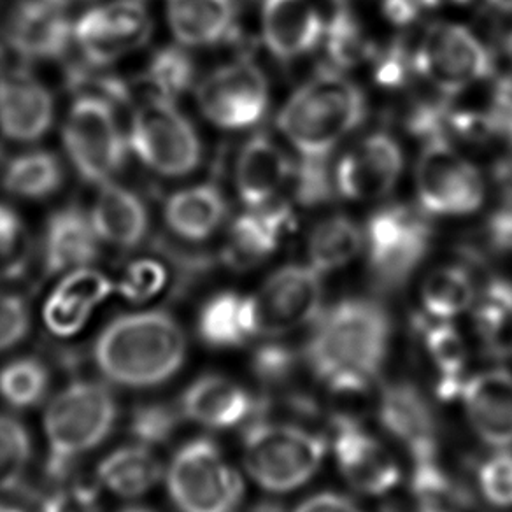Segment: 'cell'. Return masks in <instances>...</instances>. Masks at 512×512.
<instances>
[{"label": "cell", "mask_w": 512, "mask_h": 512, "mask_svg": "<svg viewBox=\"0 0 512 512\" xmlns=\"http://www.w3.org/2000/svg\"><path fill=\"white\" fill-rule=\"evenodd\" d=\"M327 51L335 67L348 69L360 64L369 55V43L363 37L362 27L348 9H337L334 18L325 27Z\"/></svg>", "instance_id": "7bdbcfd3"}, {"label": "cell", "mask_w": 512, "mask_h": 512, "mask_svg": "<svg viewBox=\"0 0 512 512\" xmlns=\"http://www.w3.org/2000/svg\"><path fill=\"white\" fill-rule=\"evenodd\" d=\"M365 114L362 90L337 71H323L293 93L278 125L302 160H328Z\"/></svg>", "instance_id": "277c9868"}, {"label": "cell", "mask_w": 512, "mask_h": 512, "mask_svg": "<svg viewBox=\"0 0 512 512\" xmlns=\"http://www.w3.org/2000/svg\"><path fill=\"white\" fill-rule=\"evenodd\" d=\"M113 292V281L102 272L90 267L67 272L44 302V327L60 339L78 335L92 318L93 311Z\"/></svg>", "instance_id": "44dd1931"}, {"label": "cell", "mask_w": 512, "mask_h": 512, "mask_svg": "<svg viewBox=\"0 0 512 512\" xmlns=\"http://www.w3.org/2000/svg\"><path fill=\"white\" fill-rule=\"evenodd\" d=\"M237 11V0H167L169 29L186 48H207L230 39Z\"/></svg>", "instance_id": "83f0119b"}, {"label": "cell", "mask_w": 512, "mask_h": 512, "mask_svg": "<svg viewBox=\"0 0 512 512\" xmlns=\"http://www.w3.org/2000/svg\"><path fill=\"white\" fill-rule=\"evenodd\" d=\"M292 213L286 206L249 209L232 223L225 246V262L246 271L265 262L278 249Z\"/></svg>", "instance_id": "484cf974"}, {"label": "cell", "mask_w": 512, "mask_h": 512, "mask_svg": "<svg viewBox=\"0 0 512 512\" xmlns=\"http://www.w3.org/2000/svg\"><path fill=\"white\" fill-rule=\"evenodd\" d=\"M50 386V367L37 356H18L0 367V400L16 411L41 406Z\"/></svg>", "instance_id": "74e56055"}, {"label": "cell", "mask_w": 512, "mask_h": 512, "mask_svg": "<svg viewBox=\"0 0 512 512\" xmlns=\"http://www.w3.org/2000/svg\"><path fill=\"white\" fill-rule=\"evenodd\" d=\"M100 253V237L90 214L78 206H65L46 221L43 269L48 276L88 267Z\"/></svg>", "instance_id": "603a6c76"}, {"label": "cell", "mask_w": 512, "mask_h": 512, "mask_svg": "<svg viewBox=\"0 0 512 512\" xmlns=\"http://www.w3.org/2000/svg\"><path fill=\"white\" fill-rule=\"evenodd\" d=\"M334 453L344 479L365 495H383L400 481L390 451L349 416L334 418Z\"/></svg>", "instance_id": "2e32d148"}, {"label": "cell", "mask_w": 512, "mask_h": 512, "mask_svg": "<svg viewBox=\"0 0 512 512\" xmlns=\"http://www.w3.org/2000/svg\"><path fill=\"white\" fill-rule=\"evenodd\" d=\"M41 502V512H102L100 486L67 477Z\"/></svg>", "instance_id": "f6af8a7d"}, {"label": "cell", "mask_w": 512, "mask_h": 512, "mask_svg": "<svg viewBox=\"0 0 512 512\" xmlns=\"http://www.w3.org/2000/svg\"><path fill=\"white\" fill-rule=\"evenodd\" d=\"M325 23L311 0H264L262 36L274 57L293 60L316 48Z\"/></svg>", "instance_id": "cb8c5ba5"}, {"label": "cell", "mask_w": 512, "mask_h": 512, "mask_svg": "<svg viewBox=\"0 0 512 512\" xmlns=\"http://www.w3.org/2000/svg\"><path fill=\"white\" fill-rule=\"evenodd\" d=\"M258 399L241 384L223 376L207 372L195 377L186 386L178 400L183 420L199 427L221 432L232 430L255 418Z\"/></svg>", "instance_id": "ac0fdd59"}, {"label": "cell", "mask_w": 512, "mask_h": 512, "mask_svg": "<svg viewBox=\"0 0 512 512\" xmlns=\"http://www.w3.org/2000/svg\"><path fill=\"white\" fill-rule=\"evenodd\" d=\"M200 113L223 130H244L264 118L269 85L249 60H235L207 74L197 88Z\"/></svg>", "instance_id": "4fadbf2b"}, {"label": "cell", "mask_w": 512, "mask_h": 512, "mask_svg": "<svg viewBox=\"0 0 512 512\" xmlns=\"http://www.w3.org/2000/svg\"><path fill=\"white\" fill-rule=\"evenodd\" d=\"M416 190L423 209L441 216L474 213L484 200L481 172L446 139L427 141L416 165Z\"/></svg>", "instance_id": "7c38bea8"}, {"label": "cell", "mask_w": 512, "mask_h": 512, "mask_svg": "<svg viewBox=\"0 0 512 512\" xmlns=\"http://www.w3.org/2000/svg\"><path fill=\"white\" fill-rule=\"evenodd\" d=\"M432 230L427 221L406 207H386L367 227L369 269L376 286L395 290L413 276L427 256Z\"/></svg>", "instance_id": "9c48e42d"}, {"label": "cell", "mask_w": 512, "mask_h": 512, "mask_svg": "<svg viewBox=\"0 0 512 512\" xmlns=\"http://www.w3.org/2000/svg\"><path fill=\"white\" fill-rule=\"evenodd\" d=\"M51 2H55L58 6H62V8H67V6H72V4H78V2H83V0H51Z\"/></svg>", "instance_id": "6125c7cd"}, {"label": "cell", "mask_w": 512, "mask_h": 512, "mask_svg": "<svg viewBox=\"0 0 512 512\" xmlns=\"http://www.w3.org/2000/svg\"><path fill=\"white\" fill-rule=\"evenodd\" d=\"M0 512H30L22 505L11 504L8 500H0Z\"/></svg>", "instance_id": "11a10c76"}, {"label": "cell", "mask_w": 512, "mask_h": 512, "mask_svg": "<svg viewBox=\"0 0 512 512\" xmlns=\"http://www.w3.org/2000/svg\"><path fill=\"white\" fill-rule=\"evenodd\" d=\"M488 235L495 248L512 251V197H504L502 206L491 216Z\"/></svg>", "instance_id": "f907efd6"}, {"label": "cell", "mask_w": 512, "mask_h": 512, "mask_svg": "<svg viewBox=\"0 0 512 512\" xmlns=\"http://www.w3.org/2000/svg\"><path fill=\"white\" fill-rule=\"evenodd\" d=\"M165 465L155 449L139 442L109 451L97 465V483L111 495L136 500L164 479Z\"/></svg>", "instance_id": "f1b7e54d"}, {"label": "cell", "mask_w": 512, "mask_h": 512, "mask_svg": "<svg viewBox=\"0 0 512 512\" xmlns=\"http://www.w3.org/2000/svg\"><path fill=\"white\" fill-rule=\"evenodd\" d=\"M414 328L425 344L428 356L437 370L435 393L441 400H453L462 395L463 370L467 363V348L462 335L446 320L430 321L425 316L414 320Z\"/></svg>", "instance_id": "1f68e13d"}, {"label": "cell", "mask_w": 512, "mask_h": 512, "mask_svg": "<svg viewBox=\"0 0 512 512\" xmlns=\"http://www.w3.org/2000/svg\"><path fill=\"white\" fill-rule=\"evenodd\" d=\"M381 512H406L402 507H399V505H393L388 504L384 505L383 509H381Z\"/></svg>", "instance_id": "be15d7a7"}, {"label": "cell", "mask_w": 512, "mask_h": 512, "mask_svg": "<svg viewBox=\"0 0 512 512\" xmlns=\"http://www.w3.org/2000/svg\"><path fill=\"white\" fill-rule=\"evenodd\" d=\"M62 139L72 167L92 185L113 181L130 150L113 102L86 93L72 102Z\"/></svg>", "instance_id": "52a82bcc"}, {"label": "cell", "mask_w": 512, "mask_h": 512, "mask_svg": "<svg viewBox=\"0 0 512 512\" xmlns=\"http://www.w3.org/2000/svg\"><path fill=\"white\" fill-rule=\"evenodd\" d=\"M0 185L18 199H48L64 185V165L51 151H25L4 165Z\"/></svg>", "instance_id": "d6a6232c"}, {"label": "cell", "mask_w": 512, "mask_h": 512, "mask_svg": "<svg viewBox=\"0 0 512 512\" xmlns=\"http://www.w3.org/2000/svg\"><path fill=\"white\" fill-rule=\"evenodd\" d=\"M293 512H362L355 502L337 493H321L307 498Z\"/></svg>", "instance_id": "f5cc1de1"}, {"label": "cell", "mask_w": 512, "mask_h": 512, "mask_svg": "<svg viewBox=\"0 0 512 512\" xmlns=\"http://www.w3.org/2000/svg\"><path fill=\"white\" fill-rule=\"evenodd\" d=\"M379 421L411 453L414 462L437 458V427L432 407L409 383L390 384L379 399Z\"/></svg>", "instance_id": "ffe728a7"}, {"label": "cell", "mask_w": 512, "mask_h": 512, "mask_svg": "<svg viewBox=\"0 0 512 512\" xmlns=\"http://www.w3.org/2000/svg\"><path fill=\"white\" fill-rule=\"evenodd\" d=\"M251 297L256 337H279L318 320L323 299L320 272L286 265L265 279Z\"/></svg>", "instance_id": "8fae6325"}, {"label": "cell", "mask_w": 512, "mask_h": 512, "mask_svg": "<svg viewBox=\"0 0 512 512\" xmlns=\"http://www.w3.org/2000/svg\"><path fill=\"white\" fill-rule=\"evenodd\" d=\"M183 416L178 404H169L162 400H151L139 404L128 418V435L132 441L158 448L171 441L178 432Z\"/></svg>", "instance_id": "60d3db41"}, {"label": "cell", "mask_w": 512, "mask_h": 512, "mask_svg": "<svg viewBox=\"0 0 512 512\" xmlns=\"http://www.w3.org/2000/svg\"><path fill=\"white\" fill-rule=\"evenodd\" d=\"M411 493L414 512H467L472 495L437 463V458L414 462Z\"/></svg>", "instance_id": "d590c367"}, {"label": "cell", "mask_w": 512, "mask_h": 512, "mask_svg": "<svg viewBox=\"0 0 512 512\" xmlns=\"http://www.w3.org/2000/svg\"><path fill=\"white\" fill-rule=\"evenodd\" d=\"M299 363V355L292 348L271 342L253 353L251 372L267 388H281L292 381Z\"/></svg>", "instance_id": "ee69618b"}, {"label": "cell", "mask_w": 512, "mask_h": 512, "mask_svg": "<svg viewBox=\"0 0 512 512\" xmlns=\"http://www.w3.org/2000/svg\"><path fill=\"white\" fill-rule=\"evenodd\" d=\"M93 363L107 384L125 390H155L185 367L188 337L171 313L141 309L116 316L100 330Z\"/></svg>", "instance_id": "7a4b0ae2"}, {"label": "cell", "mask_w": 512, "mask_h": 512, "mask_svg": "<svg viewBox=\"0 0 512 512\" xmlns=\"http://www.w3.org/2000/svg\"><path fill=\"white\" fill-rule=\"evenodd\" d=\"M30 327L27 302L16 293L0 292V353L18 348L30 334Z\"/></svg>", "instance_id": "7dc6e473"}, {"label": "cell", "mask_w": 512, "mask_h": 512, "mask_svg": "<svg viewBox=\"0 0 512 512\" xmlns=\"http://www.w3.org/2000/svg\"><path fill=\"white\" fill-rule=\"evenodd\" d=\"M423 8H434V6H442V4H462L467 0H421Z\"/></svg>", "instance_id": "9f6ffc18"}, {"label": "cell", "mask_w": 512, "mask_h": 512, "mask_svg": "<svg viewBox=\"0 0 512 512\" xmlns=\"http://www.w3.org/2000/svg\"><path fill=\"white\" fill-rule=\"evenodd\" d=\"M293 174L292 160L265 134L251 137L235 162V188L249 209L269 206Z\"/></svg>", "instance_id": "d4e9b609"}, {"label": "cell", "mask_w": 512, "mask_h": 512, "mask_svg": "<svg viewBox=\"0 0 512 512\" xmlns=\"http://www.w3.org/2000/svg\"><path fill=\"white\" fill-rule=\"evenodd\" d=\"M392 337L383 306L369 299H346L320 313L304 349L314 376L339 397L369 392L379 376Z\"/></svg>", "instance_id": "6da1fadb"}, {"label": "cell", "mask_w": 512, "mask_h": 512, "mask_svg": "<svg viewBox=\"0 0 512 512\" xmlns=\"http://www.w3.org/2000/svg\"><path fill=\"white\" fill-rule=\"evenodd\" d=\"M118 399L111 386L74 379L51 397L43 414L46 477L64 481L81 458L100 448L118 425Z\"/></svg>", "instance_id": "3957f363"}, {"label": "cell", "mask_w": 512, "mask_h": 512, "mask_svg": "<svg viewBox=\"0 0 512 512\" xmlns=\"http://www.w3.org/2000/svg\"><path fill=\"white\" fill-rule=\"evenodd\" d=\"M498 11H512V0H488Z\"/></svg>", "instance_id": "6f0895ef"}, {"label": "cell", "mask_w": 512, "mask_h": 512, "mask_svg": "<svg viewBox=\"0 0 512 512\" xmlns=\"http://www.w3.org/2000/svg\"><path fill=\"white\" fill-rule=\"evenodd\" d=\"M363 246L362 228L348 216H330L321 220L307 242L309 264L314 271L332 272L355 258Z\"/></svg>", "instance_id": "e575fe53"}, {"label": "cell", "mask_w": 512, "mask_h": 512, "mask_svg": "<svg viewBox=\"0 0 512 512\" xmlns=\"http://www.w3.org/2000/svg\"><path fill=\"white\" fill-rule=\"evenodd\" d=\"M34 456L29 428L13 414L0 411V493L22 483Z\"/></svg>", "instance_id": "ab89813d"}, {"label": "cell", "mask_w": 512, "mask_h": 512, "mask_svg": "<svg viewBox=\"0 0 512 512\" xmlns=\"http://www.w3.org/2000/svg\"><path fill=\"white\" fill-rule=\"evenodd\" d=\"M228 204L214 183L186 186L165 200V225L172 234L188 242L207 241L221 227Z\"/></svg>", "instance_id": "f546056e"}, {"label": "cell", "mask_w": 512, "mask_h": 512, "mask_svg": "<svg viewBox=\"0 0 512 512\" xmlns=\"http://www.w3.org/2000/svg\"><path fill=\"white\" fill-rule=\"evenodd\" d=\"M55 100L25 67L0 69V132L16 143H34L50 132Z\"/></svg>", "instance_id": "9a60e30c"}, {"label": "cell", "mask_w": 512, "mask_h": 512, "mask_svg": "<svg viewBox=\"0 0 512 512\" xmlns=\"http://www.w3.org/2000/svg\"><path fill=\"white\" fill-rule=\"evenodd\" d=\"M32 242L22 218L0 204V283L15 281L27 272Z\"/></svg>", "instance_id": "b9f144b4"}, {"label": "cell", "mask_w": 512, "mask_h": 512, "mask_svg": "<svg viewBox=\"0 0 512 512\" xmlns=\"http://www.w3.org/2000/svg\"><path fill=\"white\" fill-rule=\"evenodd\" d=\"M479 488L484 498L497 507L512 505V453L500 451L490 456L479 469Z\"/></svg>", "instance_id": "bcb514c9"}, {"label": "cell", "mask_w": 512, "mask_h": 512, "mask_svg": "<svg viewBox=\"0 0 512 512\" xmlns=\"http://www.w3.org/2000/svg\"><path fill=\"white\" fill-rule=\"evenodd\" d=\"M153 22L144 0H111L88 9L74 23L72 41L86 62L97 67L118 62L150 41Z\"/></svg>", "instance_id": "5bb4252c"}, {"label": "cell", "mask_w": 512, "mask_h": 512, "mask_svg": "<svg viewBox=\"0 0 512 512\" xmlns=\"http://www.w3.org/2000/svg\"><path fill=\"white\" fill-rule=\"evenodd\" d=\"M327 441L297 423L255 418L242 435V465L262 490H297L318 472Z\"/></svg>", "instance_id": "5b68a950"}, {"label": "cell", "mask_w": 512, "mask_h": 512, "mask_svg": "<svg viewBox=\"0 0 512 512\" xmlns=\"http://www.w3.org/2000/svg\"><path fill=\"white\" fill-rule=\"evenodd\" d=\"M118 512H157L150 509V507H144V505H128V507H123L121 511Z\"/></svg>", "instance_id": "680465c9"}, {"label": "cell", "mask_w": 512, "mask_h": 512, "mask_svg": "<svg viewBox=\"0 0 512 512\" xmlns=\"http://www.w3.org/2000/svg\"><path fill=\"white\" fill-rule=\"evenodd\" d=\"M470 425L488 446H512V374L504 369L479 372L462 390Z\"/></svg>", "instance_id": "7402d4cb"}, {"label": "cell", "mask_w": 512, "mask_h": 512, "mask_svg": "<svg viewBox=\"0 0 512 512\" xmlns=\"http://www.w3.org/2000/svg\"><path fill=\"white\" fill-rule=\"evenodd\" d=\"M200 341L213 349H234L256 337L251 297L220 292L209 297L197 316Z\"/></svg>", "instance_id": "4dcf8cb0"}, {"label": "cell", "mask_w": 512, "mask_h": 512, "mask_svg": "<svg viewBox=\"0 0 512 512\" xmlns=\"http://www.w3.org/2000/svg\"><path fill=\"white\" fill-rule=\"evenodd\" d=\"M504 50L505 55H507L509 62L512 64V30L509 32V36L505 37Z\"/></svg>", "instance_id": "91938a15"}, {"label": "cell", "mask_w": 512, "mask_h": 512, "mask_svg": "<svg viewBox=\"0 0 512 512\" xmlns=\"http://www.w3.org/2000/svg\"><path fill=\"white\" fill-rule=\"evenodd\" d=\"M127 139L134 155L165 178L188 176L202 162L199 132L172 100H144L132 116Z\"/></svg>", "instance_id": "ba28073f"}, {"label": "cell", "mask_w": 512, "mask_h": 512, "mask_svg": "<svg viewBox=\"0 0 512 512\" xmlns=\"http://www.w3.org/2000/svg\"><path fill=\"white\" fill-rule=\"evenodd\" d=\"M472 318L483 349L495 358L512 355V283L493 279L476 295Z\"/></svg>", "instance_id": "836d02e7"}, {"label": "cell", "mask_w": 512, "mask_h": 512, "mask_svg": "<svg viewBox=\"0 0 512 512\" xmlns=\"http://www.w3.org/2000/svg\"><path fill=\"white\" fill-rule=\"evenodd\" d=\"M6 41H0V69L6 67Z\"/></svg>", "instance_id": "94428289"}, {"label": "cell", "mask_w": 512, "mask_h": 512, "mask_svg": "<svg viewBox=\"0 0 512 512\" xmlns=\"http://www.w3.org/2000/svg\"><path fill=\"white\" fill-rule=\"evenodd\" d=\"M407 71L409 69H407L406 53L395 48L381 58V62L377 65L376 78L384 86L400 85L404 83Z\"/></svg>", "instance_id": "816d5d0a"}, {"label": "cell", "mask_w": 512, "mask_h": 512, "mask_svg": "<svg viewBox=\"0 0 512 512\" xmlns=\"http://www.w3.org/2000/svg\"><path fill=\"white\" fill-rule=\"evenodd\" d=\"M90 218L100 241L120 249L141 246L150 228V214L144 200L127 186L113 181L100 185Z\"/></svg>", "instance_id": "4316f807"}, {"label": "cell", "mask_w": 512, "mask_h": 512, "mask_svg": "<svg viewBox=\"0 0 512 512\" xmlns=\"http://www.w3.org/2000/svg\"><path fill=\"white\" fill-rule=\"evenodd\" d=\"M413 67L442 93L451 95L490 78L493 58L469 29L439 23L425 32Z\"/></svg>", "instance_id": "30bf717a"}, {"label": "cell", "mask_w": 512, "mask_h": 512, "mask_svg": "<svg viewBox=\"0 0 512 512\" xmlns=\"http://www.w3.org/2000/svg\"><path fill=\"white\" fill-rule=\"evenodd\" d=\"M328 160H302L299 167L297 197L302 204L314 206L330 199L334 186L330 181Z\"/></svg>", "instance_id": "c3c4849f"}, {"label": "cell", "mask_w": 512, "mask_h": 512, "mask_svg": "<svg viewBox=\"0 0 512 512\" xmlns=\"http://www.w3.org/2000/svg\"><path fill=\"white\" fill-rule=\"evenodd\" d=\"M404 167L399 143L386 134H372L342 157L335 185L349 200H374L397 185Z\"/></svg>", "instance_id": "e0dca14e"}, {"label": "cell", "mask_w": 512, "mask_h": 512, "mask_svg": "<svg viewBox=\"0 0 512 512\" xmlns=\"http://www.w3.org/2000/svg\"><path fill=\"white\" fill-rule=\"evenodd\" d=\"M495 181L504 197H512V157L504 158L495 167Z\"/></svg>", "instance_id": "db71d44e"}, {"label": "cell", "mask_w": 512, "mask_h": 512, "mask_svg": "<svg viewBox=\"0 0 512 512\" xmlns=\"http://www.w3.org/2000/svg\"><path fill=\"white\" fill-rule=\"evenodd\" d=\"M484 118L490 132L512 144V78L500 79L495 85Z\"/></svg>", "instance_id": "681fc988"}, {"label": "cell", "mask_w": 512, "mask_h": 512, "mask_svg": "<svg viewBox=\"0 0 512 512\" xmlns=\"http://www.w3.org/2000/svg\"><path fill=\"white\" fill-rule=\"evenodd\" d=\"M6 27V44L23 60L62 57L74 29L65 8L51 0H20Z\"/></svg>", "instance_id": "d6986e66"}, {"label": "cell", "mask_w": 512, "mask_h": 512, "mask_svg": "<svg viewBox=\"0 0 512 512\" xmlns=\"http://www.w3.org/2000/svg\"><path fill=\"white\" fill-rule=\"evenodd\" d=\"M476 283L460 265H446L428 274L421 286V302L435 320H448L474 306Z\"/></svg>", "instance_id": "8d00e7d4"}, {"label": "cell", "mask_w": 512, "mask_h": 512, "mask_svg": "<svg viewBox=\"0 0 512 512\" xmlns=\"http://www.w3.org/2000/svg\"><path fill=\"white\" fill-rule=\"evenodd\" d=\"M164 479L178 512H235L244 498L239 470L207 435L188 439L172 453Z\"/></svg>", "instance_id": "8992f818"}, {"label": "cell", "mask_w": 512, "mask_h": 512, "mask_svg": "<svg viewBox=\"0 0 512 512\" xmlns=\"http://www.w3.org/2000/svg\"><path fill=\"white\" fill-rule=\"evenodd\" d=\"M195 81L193 58L178 46H165L158 50L146 65L144 85L150 88L148 97L176 102L192 88Z\"/></svg>", "instance_id": "f35d334b"}]
</instances>
